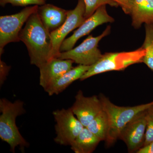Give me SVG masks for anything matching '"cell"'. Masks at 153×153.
Wrapping results in <instances>:
<instances>
[{"label":"cell","mask_w":153,"mask_h":153,"mask_svg":"<svg viewBox=\"0 0 153 153\" xmlns=\"http://www.w3.org/2000/svg\"><path fill=\"white\" fill-rule=\"evenodd\" d=\"M85 5V19L91 16L100 6L109 5L111 7H117V3L111 0H84Z\"/></svg>","instance_id":"d6986e66"},{"label":"cell","mask_w":153,"mask_h":153,"mask_svg":"<svg viewBox=\"0 0 153 153\" xmlns=\"http://www.w3.org/2000/svg\"><path fill=\"white\" fill-rule=\"evenodd\" d=\"M70 108L85 127L103 109L99 97L96 95L85 97L81 90L76 93L75 102Z\"/></svg>","instance_id":"8fae6325"},{"label":"cell","mask_w":153,"mask_h":153,"mask_svg":"<svg viewBox=\"0 0 153 153\" xmlns=\"http://www.w3.org/2000/svg\"><path fill=\"white\" fill-rule=\"evenodd\" d=\"M90 66L78 65L73 67L53 82L45 91L49 96L57 95L64 91L71 83L80 79Z\"/></svg>","instance_id":"5bb4252c"},{"label":"cell","mask_w":153,"mask_h":153,"mask_svg":"<svg viewBox=\"0 0 153 153\" xmlns=\"http://www.w3.org/2000/svg\"><path fill=\"white\" fill-rule=\"evenodd\" d=\"M130 15L135 29H139L143 24H153V0H134Z\"/></svg>","instance_id":"9a60e30c"},{"label":"cell","mask_w":153,"mask_h":153,"mask_svg":"<svg viewBox=\"0 0 153 153\" xmlns=\"http://www.w3.org/2000/svg\"><path fill=\"white\" fill-rule=\"evenodd\" d=\"M99 97L108 118V129L105 141L107 146H111L118 139L123 130L130 122L153 105V101L136 106H120L113 103L102 94Z\"/></svg>","instance_id":"3957f363"},{"label":"cell","mask_w":153,"mask_h":153,"mask_svg":"<svg viewBox=\"0 0 153 153\" xmlns=\"http://www.w3.org/2000/svg\"><path fill=\"white\" fill-rule=\"evenodd\" d=\"M86 127L101 141H105L108 131V120L104 110L102 109Z\"/></svg>","instance_id":"e0dca14e"},{"label":"cell","mask_w":153,"mask_h":153,"mask_svg":"<svg viewBox=\"0 0 153 153\" xmlns=\"http://www.w3.org/2000/svg\"><path fill=\"white\" fill-rule=\"evenodd\" d=\"M72 60L55 57L39 68V84L44 90L47 89L59 77L73 68Z\"/></svg>","instance_id":"7c38bea8"},{"label":"cell","mask_w":153,"mask_h":153,"mask_svg":"<svg viewBox=\"0 0 153 153\" xmlns=\"http://www.w3.org/2000/svg\"><path fill=\"white\" fill-rule=\"evenodd\" d=\"M148 111L153 115V105L148 110Z\"/></svg>","instance_id":"d4e9b609"},{"label":"cell","mask_w":153,"mask_h":153,"mask_svg":"<svg viewBox=\"0 0 153 153\" xmlns=\"http://www.w3.org/2000/svg\"><path fill=\"white\" fill-rule=\"evenodd\" d=\"M55 121V143L61 146H71L84 128L71 108H62L52 113Z\"/></svg>","instance_id":"8992f818"},{"label":"cell","mask_w":153,"mask_h":153,"mask_svg":"<svg viewBox=\"0 0 153 153\" xmlns=\"http://www.w3.org/2000/svg\"><path fill=\"white\" fill-rule=\"evenodd\" d=\"M10 67L8 66L1 60H0V85L1 86L4 84L7 76L8 74Z\"/></svg>","instance_id":"603a6c76"},{"label":"cell","mask_w":153,"mask_h":153,"mask_svg":"<svg viewBox=\"0 0 153 153\" xmlns=\"http://www.w3.org/2000/svg\"><path fill=\"white\" fill-rule=\"evenodd\" d=\"M116 3L119 6H120L126 14L130 15L131 12L132 7L134 0H111Z\"/></svg>","instance_id":"7402d4cb"},{"label":"cell","mask_w":153,"mask_h":153,"mask_svg":"<svg viewBox=\"0 0 153 153\" xmlns=\"http://www.w3.org/2000/svg\"><path fill=\"white\" fill-rule=\"evenodd\" d=\"M145 38L142 47L145 49L143 63L153 71V24L145 25Z\"/></svg>","instance_id":"ac0fdd59"},{"label":"cell","mask_w":153,"mask_h":153,"mask_svg":"<svg viewBox=\"0 0 153 153\" xmlns=\"http://www.w3.org/2000/svg\"><path fill=\"white\" fill-rule=\"evenodd\" d=\"M147 110L137 115L126 126L120 133L119 139L125 143L128 152L136 153L143 146Z\"/></svg>","instance_id":"30bf717a"},{"label":"cell","mask_w":153,"mask_h":153,"mask_svg":"<svg viewBox=\"0 0 153 153\" xmlns=\"http://www.w3.org/2000/svg\"><path fill=\"white\" fill-rule=\"evenodd\" d=\"M137 153H153V142L147 146L140 149Z\"/></svg>","instance_id":"cb8c5ba5"},{"label":"cell","mask_w":153,"mask_h":153,"mask_svg":"<svg viewBox=\"0 0 153 153\" xmlns=\"http://www.w3.org/2000/svg\"><path fill=\"white\" fill-rule=\"evenodd\" d=\"M46 0H0V5L4 7L7 4L15 6H27L28 5H43L46 3Z\"/></svg>","instance_id":"ffe728a7"},{"label":"cell","mask_w":153,"mask_h":153,"mask_svg":"<svg viewBox=\"0 0 153 153\" xmlns=\"http://www.w3.org/2000/svg\"><path fill=\"white\" fill-rule=\"evenodd\" d=\"M39 6L27 7L18 13L0 17V55L7 44L20 41L19 33L29 17L38 11Z\"/></svg>","instance_id":"52a82bcc"},{"label":"cell","mask_w":153,"mask_h":153,"mask_svg":"<svg viewBox=\"0 0 153 153\" xmlns=\"http://www.w3.org/2000/svg\"><path fill=\"white\" fill-rule=\"evenodd\" d=\"M111 27L108 26L101 35L97 37L88 36L77 47L66 52H61L57 58L72 60L78 65L91 66L96 63L102 56L98 49L100 40L110 33Z\"/></svg>","instance_id":"5b68a950"},{"label":"cell","mask_w":153,"mask_h":153,"mask_svg":"<svg viewBox=\"0 0 153 153\" xmlns=\"http://www.w3.org/2000/svg\"><path fill=\"white\" fill-rule=\"evenodd\" d=\"M153 142V115L149 112L147 110L146 128L145 134V141L143 147L147 146Z\"/></svg>","instance_id":"44dd1931"},{"label":"cell","mask_w":153,"mask_h":153,"mask_svg":"<svg viewBox=\"0 0 153 153\" xmlns=\"http://www.w3.org/2000/svg\"><path fill=\"white\" fill-rule=\"evenodd\" d=\"M100 141L101 140L84 127L70 146L75 153H91Z\"/></svg>","instance_id":"2e32d148"},{"label":"cell","mask_w":153,"mask_h":153,"mask_svg":"<svg viewBox=\"0 0 153 153\" xmlns=\"http://www.w3.org/2000/svg\"><path fill=\"white\" fill-rule=\"evenodd\" d=\"M114 21V19L107 12L106 5L100 6L94 13L85 19L70 37L64 40L60 47V52L72 49L79 39L89 34L97 27L105 23H112Z\"/></svg>","instance_id":"9c48e42d"},{"label":"cell","mask_w":153,"mask_h":153,"mask_svg":"<svg viewBox=\"0 0 153 153\" xmlns=\"http://www.w3.org/2000/svg\"><path fill=\"white\" fill-rule=\"evenodd\" d=\"M25 112L22 100L12 102L6 98L0 99V138L10 145L13 153L15 152L17 146L24 149L30 145L20 133L16 124L17 117Z\"/></svg>","instance_id":"7a4b0ae2"},{"label":"cell","mask_w":153,"mask_h":153,"mask_svg":"<svg viewBox=\"0 0 153 153\" xmlns=\"http://www.w3.org/2000/svg\"><path fill=\"white\" fill-rule=\"evenodd\" d=\"M85 5L84 0H78L74 10H68L67 17L63 25L51 34L52 42V58L58 57L60 47L66 36L79 27L85 21Z\"/></svg>","instance_id":"ba28073f"},{"label":"cell","mask_w":153,"mask_h":153,"mask_svg":"<svg viewBox=\"0 0 153 153\" xmlns=\"http://www.w3.org/2000/svg\"><path fill=\"white\" fill-rule=\"evenodd\" d=\"M145 49L142 47L131 52H108L101 58L82 75L80 80H85L94 75L107 71H122L129 66L143 63Z\"/></svg>","instance_id":"277c9868"},{"label":"cell","mask_w":153,"mask_h":153,"mask_svg":"<svg viewBox=\"0 0 153 153\" xmlns=\"http://www.w3.org/2000/svg\"><path fill=\"white\" fill-rule=\"evenodd\" d=\"M68 10L51 4L38 7V13L45 28L51 33L60 27L67 17Z\"/></svg>","instance_id":"4fadbf2b"},{"label":"cell","mask_w":153,"mask_h":153,"mask_svg":"<svg viewBox=\"0 0 153 153\" xmlns=\"http://www.w3.org/2000/svg\"><path fill=\"white\" fill-rule=\"evenodd\" d=\"M19 37L27 48L32 65L39 68L52 59L51 34L44 27L37 11L29 17Z\"/></svg>","instance_id":"6da1fadb"}]
</instances>
